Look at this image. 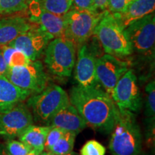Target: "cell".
Returning <instances> with one entry per match:
<instances>
[{
	"label": "cell",
	"mask_w": 155,
	"mask_h": 155,
	"mask_svg": "<svg viewBox=\"0 0 155 155\" xmlns=\"http://www.w3.org/2000/svg\"><path fill=\"white\" fill-rule=\"evenodd\" d=\"M44 9L53 14L63 16L73 7V0H39Z\"/></svg>",
	"instance_id": "22"
},
{
	"label": "cell",
	"mask_w": 155,
	"mask_h": 155,
	"mask_svg": "<svg viewBox=\"0 0 155 155\" xmlns=\"http://www.w3.org/2000/svg\"><path fill=\"white\" fill-rule=\"evenodd\" d=\"M48 126L59 128L65 131H72L78 134L87 127V124L76 108L70 103L53 116Z\"/></svg>",
	"instance_id": "15"
},
{
	"label": "cell",
	"mask_w": 155,
	"mask_h": 155,
	"mask_svg": "<svg viewBox=\"0 0 155 155\" xmlns=\"http://www.w3.org/2000/svg\"><path fill=\"white\" fill-rule=\"evenodd\" d=\"M0 155H10L7 152L6 147H0Z\"/></svg>",
	"instance_id": "32"
},
{
	"label": "cell",
	"mask_w": 155,
	"mask_h": 155,
	"mask_svg": "<svg viewBox=\"0 0 155 155\" xmlns=\"http://www.w3.org/2000/svg\"><path fill=\"white\" fill-rule=\"evenodd\" d=\"M65 132L66 131L61 129H59V128L50 127V130L47 134V137H46L45 142L44 146V151L49 152L51 147L59 140L60 138Z\"/></svg>",
	"instance_id": "27"
},
{
	"label": "cell",
	"mask_w": 155,
	"mask_h": 155,
	"mask_svg": "<svg viewBox=\"0 0 155 155\" xmlns=\"http://www.w3.org/2000/svg\"><path fill=\"white\" fill-rule=\"evenodd\" d=\"M30 96V92L16 86L6 77H0V113L24 102Z\"/></svg>",
	"instance_id": "17"
},
{
	"label": "cell",
	"mask_w": 155,
	"mask_h": 155,
	"mask_svg": "<svg viewBox=\"0 0 155 155\" xmlns=\"http://www.w3.org/2000/svg\"><path fill=\"white\" fill-rule=\"evenodd\" d=\"M146 108L145 116L147 119H154L155 116V82L154 80L148 83L145 87Z\"/></svg>",
	"instance_id": "24"
},
{
	"label": "cell",
	"mask_w": 155,
	"mask_h": 155,
	"mask_svg": "<svg viewBox=\"0 0 155 155\" xmlns=\"http://www.w3.org/2000/svg\"><path fill=\"white\" fill-rule=\"evenodd\" d=\"M133 52L146 56H154L155 44L154 14L147 15L124 29Z\"/></svg>",
	"instance_id": "8"
},
{
	"label": "cell",
	"mask_w": 155,
	"mask_h": 155,
	"mask_svg": "<svg viewBox=\"0 0 155 155\" xmlns=\"http://www.w3.org/2000/svg\"><path fill=\"white\" fill-rule=\"evenodd\" d=\"M28 9L30 20L53 36V38H63L64 34L63 16L50 12L44 9L39 0H30Z\"/></svg>",
	"instance_id": "13"
},
{
	"label": "cell",
	"mask_w": 155,
	"mask_h": 155,
	"mask_svg": "<svg viewBox=\"0 0 155 155\" xmlns=\"http://www.w3.org/2000/svg\"><path fill=\"white\" fill-rule=\"evenodd\" d=\"M5 77L15 86L31 94H39L48 86V76L42 62L38 60L30 61L24 66L9 68Z\"/></svg>",
	"instance_id": "7"
},
{
	"label": "cell",
	"mask_w": 155,
	"mask_h": 155,
	"mask_svg": "<svg viewBox=\"0 0 155 155\" xmlns=\"http://www.w3.org/2000/svg\"><path fill=\"white\" fill-rule=\"evenodd\" d=\"M50 129L49 126L32 124L19 137V140L30 147L32 150L43 152L46 137Z\"/></svg>",
	"instance_id": "19"
},
{
	"label": "cell",
	"mask_w": 155,
	"mask_h": 155,
	"mask_svg": "<svg viewBox=\"0 0 155 155\" xmlns=\"http://www.w3.org/2000/svg\"><path fill=\"white\" fill-rule=\"evenodd\" d=\"M53 39V36L38 25H32L28 30L9 42L8 45L22 52L31 61H35L41 56Z\"/></svg>",
	"instance_id": "11"
},
{
	"label": "cell",
	"mask_w": 155,
	"mask_h": 155,
	"mask_svg": "<svg viewBox=\"0 0 155 155\" xmlns=\"http://www.w3.org/2000/svg\"><path fill=\"white\" fill-rule=\"evenodd\" d=\"M96 60L95 53L86 45L81 46L75 69V79L78 85L87 88L100 87L96 77Z\"/></svg>",
	"instance_id": "14"
},
{
	"label": "cell",
	"mask_w": 155,
	"mask_h": 155,
	"mask_svg": "<svg viewBox=\"0 0 155 155\" xmlns=\"http://www.w3.org/2000/svg\"><path fill=\"white\" fill-rule=\"evenodd\" d=\"M106 11H91L75 8L74 7L63 15L65 38L71 41L75 47H81L94 33L98 22Z\"/></svg>",
	"instance_id": "5"
},
{
	"label": "cell",
	"mask_w": 155,
	"mask_h": 155,
	"mask_svg": "<svg viewBox=\"0 0 155 155\" xmlns=\"http://www.w3.org/2000/svg\"><path fill=\"white\" fill-rule=\"evenodd\" d=\"M6 149L10 155H27L32 149L21 141L9 139L6 144Z\"/></svg>",
	"instance_id": "26"
},
{
	"label": "cell",
	"mask_w": 155,
	"mask_h": 155,
	"mask_svg": "<svg viewBox=\"0 0 155 155\" xmlns=\"http://www.w3.org/2000/svg\"><path fill=\"white\" fill-rule=\"evenodd\" d=\"M76 136V133L66 131L51 147L49 152L55 155H63L73 152Z\"/></svg>",
	"instance_id": "21"
},
{
	"label": "cell",
	"mask_w": 155,
	"mask_h": 155,
	"mask_svg": "<svg viewBox=\"0 0 155 155\" xmlns=\"http://www.w3.org/2000/svg\"><path fill=\"white\" fill-rule=\"evenodd\" d=\"M76 47L65 38L53 39L45 50V63L52 74L70 77L75 64Z\"/></svg>",
	"instance_id": "6"
},
{
	"label": "cell",
	"mask_w": 155,
	"mask_h": 155,
	"mask_svg": "<svg viewBox=\"0 0 155 155\" xmlns=\"http://www.w3.org/2000/svg\"><path fill=\"white\" fill-rule=\"evenodd\" d=\"M9 67L7 65V63L4 59V57L2 53L1 49H0V77L5 76L7 75V72H8Z\"/></svg>",
	"instance_id": "30"
},
{
	"label": "cell",
	"mask_w": 155,
	"mask_h": 155,
	"mask_svg": "<svg viewBox=\"0 0 155 155\" xmlns=\"http://www.w3.org/2000/svg\"><path fill=\"white\" fill-rule=\"evenodd\" d=\"M111 98L119 108L139 113L142 108V96L137 77L133 70H128L114 87Z\"/></svg>",
	"instance_id": "9"
},
{
	"label": "cell",
	"mask_w": 155,
	"mask_h": 155,
	"mask_svg": "<svg viewBox=\"0 0 155 155\" xmlns=\"http://www.w3.org/2000/svg\"><path fill=\"white\" fill-rule=\"evenodd\" d=\"M31 26L32 25L22 17L0 19V45H8Z\"/></svg>",
	"instance_id": "18"
},
{
	"label": "cell",
	"mask_w": 155,
	"mask_h": 155,
	"mask_svg": "<svg viewBox=\"0 0 155 155\" xmlns=\"http://www.w3.org/2000/svg\"><path fill=\"white\" fill-rule=\"evenodd\" d=\"M127 62L109 54L97 58L96 77L98 86L110 96L122 75L129 70Z\"/></svg>",
	"instance_id": "12"
},
{
	"label": "cell",
	"mask_w": 155,
	"mask_h": 155,
	"mask_svg": "<svg viewBox=\"0 0 155 155\" xmlns=\"http://www.w3.org/2000/svg\"><path fill=\"white\" fill-rule=\"evenodd\" d=\"M70 104L69 96L61 86H48L42 92L29 97L27 106L35 121L48 126L53 116Z\"/></svg>",
	"instance_id": "3"
},
{
	"label": "cell",
	"mask_w": 155,
	"mask_h": 155,
	"mask_svg": "<svg viewBox=\"0 0 155 155\" xmlns=\"http://www.w3.org/2000/svg\"><path fill=\"white\" fill-rule=\"evenodd\" d=\"M73 6L75 8L79 9L91 11L96 10L94 0H73Z\"/></svg>",
	"instance_id": "29"
},
{
	"label": "cell",
	"mask_w": 155,
	"mask_h": 155,
	"mask_svg": "<svg viewBox=\"0 0 155 155\" xmlns=\"http://www.w3.org/2000/svg\"><path fill=\"white\" fill-rule=\"evenodd\" d=\"M155 0H131L121 12L113 14L120 25L125 29L135 21L154 12Z\"/></svg>",
	"instance_id": "16"
},
{
	"label": "cell",
	"mask_w": 155,
	"mask_h": 155,
	"mask_svg": "<svg viewBox=\"0 0 155 155\" xmlns=\"http://www.w3.org/2000/svg\"><path fill=\"white\" fill-rule=\"evenodd\" d=\"M63 155H78L77 154L76 152H71L68 153V154H63Z\"/></svg>",
	"instance_id": "35"
},
{
	"label": "cell",
	"mask_w": 155,
	"mask_h": 155,
	"mask_svg": "<svg viewBox=\"0 0 155 155\" xmlns=\"http://www.w3.org/2000/svg\"><path fill=\"white\" fill-rule=\"evenodd\" d=\"M41 152V151H39L37 150H32L27 155H40Z\"/></svg>",
	"instance_id": "33"
},
{
	"label": "cell",
	"mask_w": 155,
	"mask_h": 155,
	"mask_svg": "<svg viewBox=\"0 0 155 155\" xmlns=\"http://www.w3.org/2000/svg\"><path fill=\"white\" fill-rule=\"evenodd\" d=\"M29 0H0V15L11 14L28 9Z\"/></svg>",
	"instance_id": "23"
},
{
	"label": "cell",
	"mask_w": 155,
	"mask_h": 155,
	"mask_svg": "<svg viewBox=\"0 0 155 155\" xmlns=\"http://www.w3.org/2000/svg\"><path fill=\"white\" fill-rule=\"evenodd\" d=\"M94 35L98 39L106 54L124 58L133 53L124 29L114 15L107 11L96 26Z\"/></svg>",
	"instance_id": "4"
},
{
	"label": "cell",
	"mask_w": 155,
	"mask_h": 155,
	"mask_svg": "<svg viewBox=\"0 0 155 155\" xmlns=\"http://www.w3.org/2000/svg\"><path fill=\"white\" fill-rule=\"evenodd\" d=\"M40 155H55L53 154L52 152H47V151H43V152H41V154H40Z\"/></svg>",
	"instance_id": "34"
},
{
	"label": "cell",
	"mask_w": 155,
	"mask_h": 155,
	"mask_svg": "<svg viewBox=\"0 0 155 155\" xmlns=\"http://www.w3.org/2000/svg\"><path fill=\"white\" fill-rule=\"evenodd\" d=\"M96 9L98 11H104L107 7L108 0H94Z\"/></svg>",
	"instance_id": "31"
},
{
	"label": "cell",
	"mask_w": 155,
	"mask_h": 155,
	"mask_svg": "<svg viewBox=\"0 0 155 155\" xmlns=\"http://www.w3.org/2000/svg\"><path fill=\"white\" fill-rule=\"evenodd\" d=\"M69 99L87 126L103 133L111 132L119 119V109L104 89L77 85L71 88Z\"/></svg>",
	"instance_id": "1"
},
{
	"label": "cell",
	"mask_w": 155,
	"mask_h": 155,
	"mask_svg": "<svg viewBox=\"0 0 155 155\" xmlns=\"http://www.w3.org/2000/svg\"><path fill=\"white\" fill-rule=\"evenodd\" d=\"M139 155H140V154H139ZM142 155H147V154H142Z\"/></svg>",
	"instance_id": "36"
},
{
	"label": "cell",
	"mask_w": 155,
	"mask_h": 155,
	"mask_svg": "<svg viewBox=\"0 0 155 155\" xmlns=\"http://www.w3.org/2000/svg\"><path fill=\"white\" fill-rule=\"evenodd\" d=\"M131 0H108L106 9L111 14H118L121 12Z\"/></svg>",
	"instance_id": "28"
},
{
	"label": "cell",
	"mask_w": 155,
	"mask_h": 155,
	"mask_svg": "<svg viewBox=\"0 0 155 155\" xmlns=\"http://www.w3.org/2000/svg\"><path fill=\"white\" fill-rule=\"evenodd\" d=\"M119 109V116L111 131L109 148L111 155H139L142 150V135L135 114Z\"/></svg>",
	"instance_id": "2"
},
{
	"label": "cell",
	"mask_w": 155,
	"mask_h": 155,
	"mask_svg": "<svg viewBox=\"0 0 155 155\" xmlns=\"http://www.w3.org/2000/svg\"><path fill=\"white\" fill-rule=\"evenodd\" d=\"M33 116L28 106L23 102L10 109L0 113V136L7 139L19 137L30 125Z\"/></svg>",
	"instance_id": "10"
},
{
	"label": "cell",
	"mask_w": 155,
	"mask_h": 155,
	"mask_svg": "<svg viewBox=\"0 0 155 155\" xmlns=\"http://www.w3.org/2000/svg\"><path fill=\"white\" fill-rule=\"evenodd\" d=\"M0 49L9 68L24 66L30 63V60L24 53L8 45H0Z\"/></svg>",
	"instance_id": "20"
},
{
	"label": "cell",
	"mask_w": 155,
	"mask_h": 155,
	"mask_svg": "<svg viewBox=\"0 0 155 155\" xmlns=\"http://www.w3.org/2000/svg\"><path fill=\"white\" fill-rule=\"evenodd\" d=\"M106 147L96 140H89L81 148L80 155H105Z\"/></svg>",
	"instance_id": "25"
}]
</instances>
